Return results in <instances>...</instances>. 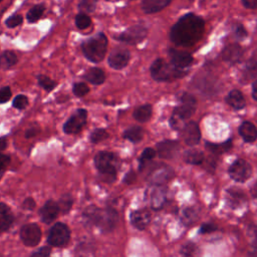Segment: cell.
Returning <instances> with one entry per match:
<instances>
[{
    "mask_svg": "<svg viewBox=\"0 0 257 257\" xmlns=\"http://www.w3.org/2000/svg\"><path fill=\"white\" fill-rule=\"evenodd\" d=\"M44 11H45V6L43 4H36L32 6L26 14L27 21L30 23L36 22L43 15Z\"/></svg>",
    "mask_w": 257,
    "mask_h": 257,
    "instance_id": "cell-31",
    "label": "cell"
},
{
    "mask_svg": "<svg viewBox=\"0 0 257 257\" xmlns=\"http://www.w3.org/2000/svg\"><path fill=\"white\" fill-rule=\"evenodd\" d=\"M243 55L242 47L237 43H232L227 45L222 51V57L225 61L230 63L238 62Z\"/></svg>",
    "mask_w": 257,
    "mask_h": 257,
    "instance_id": "cell-21",
    "label": "cell"
},
{
    "mask_svg": "<svg viewBox=\"0 0 257 257\" xmlns=\"http://www.w3.org/2000/svg\"><path fill=\"white\" fill-rule=\"evenodd\" d=\"M70 229L62 222H56L50 227L47 234V243L52 247H64L70 240Z\"/></svg>",
    "mask_w": 257,
    "mask_h": 257,
    "instance_id": "cell-6",
    "label": "cell"
},
{
    "mask_svg": "<svg viewBox=\"0 0 257 257\" xmlns=\"http://www.w3.org/2000/svg\"><path fill=\"white\" fill-rule=\"evenodd\" d=\"M198 219V215L195 209L193 208H185L182 211L181 214V221L184 225L186 226H190L192 224H194L196 222V220Z\"/></svg>",
    "mask_w": 257,
    "mask_h": 257,
    "instance_id": "cell-34",
    "label": "cell"
},
{
    "mask_svg": "<svg viewBox=\"0 0 257 257\" xmlns=\"http://www.w3.org/2000/svg\"><path fill=\"white\" fill-rule=\"evenodd\" d=\"M217 229V227L212 224V223H206V224H203L199 230V233L200 234H205V233H211L213 231H215Z\"/></svg>",
    "mask_w": 257,
    "mask_h": 257,
    "instance_id": "cell-51",
    "label": "cell"
},
{
    "mask_svg": "<svg viewBox=\"0 0 257 257\" xmlns=\"http://www.w3.org/2000/svg\"><path fill=\"white\" fill-rule=\"evenodd\" d=\"M118 157L107 151L99 152L95 156V165L98 169L101 179L106 183H113L118 173Z\"/></svg>",
    "mask_w": 257,
    "mask_h": 257,
    "instance_id": "cell-4",
    "label": "cell"
},
{
    "mask_svg": "<svg viewBox=\"0 0 257 257\" xmlns=\"http://www.w3.org/2000/svg\"><path fill=\"white\" fill-rule=\"evenodd\" d=\"M183 122L184 121L182 119H180L178 116H176L174 114H173L172 118L170 119V125H171V127H172L175 130H180V129L182 130L183 127L185 126V125H183Z\"/></svg>",
    "mask_w": 257,
    "mask_h": 257,
    "instance_id": "cell-48",
    "label": "cell"
},
{
    "mask_svg": "<svg viewBox=\"0 0 257 257\" xmlns=\"http://www.w3.org/2000/svg\"><path fill=\"white\" fill-rule=\"evenodd\" d=\"M206 147H207V149H208L210 152H212V153H214V154L220 155V154H224V153L228 152V151L231 149V147H232V142H231V140H229V141H227V142H225V143H222V144L207 143V144H206Z\"/></svg>",
    "mask_w": 257,
    "mask_h": 257,
    "instance_id": "cell-35",
    "label": "cell"
},
{
    "mask_svg": "<svg viewBox=\"0 0 257 257\" xmlns=\"http://www.w3.org/2000/svg\"><path fill=\"white\" fill-rule=\"evenodd\" d=\"M108 38L105 33L100 32L81 43V50L85 58L94 63L101 62L108 50Z\"/></svg>",
    "mask_w": 257,
    "mask_h": 257,
    "instance_id": "cell-3",
    "label": "cell"
},
{
    "mask_svg": "<svg viewBox=\"0 0 257 257\" xmlns=\"http://www.w3.org/2000/svg\"><path fill=\"white\" fill-rule=\"evenodd\" d=\"M233 34L235 38H237L238 40H241L247 36V31L241 23H235L233 25Z\"/></svg>",
    "mask_w": 257,
    "mask_h": 257,
    "instance_id": "cell-45",
    "label": "cell"
},
{
    "mask_svg": "<svg viewBox=\"0 0 257 257\" xmlns=\"http://www.w3.org/2000/svg\"><path fill=\"white\" fill-rule=\"evenodd\" d=\"M2 1V0H0V2H1Z\"/></svg>",
    "mask_w": 257,
    "mask_h": 257,
    "instance_id": "cell-57",
    "label": "cell"
},
{
    "mask_svg": "<svg viewBox=\"0 0 257 257\" xmlns=\"http://www.w3.org/2000/svg\"><path fill=\"white\" fill-rule=\"evenodd\" d=\"M12 97V92L9 85L0 89V105L7 103Z\"/></svg>",
    "mask_w": 257,
    "mask_h": 257,
    "instance_id": "cell-46",
    "label": "cell"
},
{
    "mask_svg": "<svg viewBox=\"0 0 257 257\" xmlns=\"http://www.w3.org/2000/svg\"><path fill=\"white\" fill-rule=\"evenodd\" d=\"M196 250H197V247H196L195 244H193V243H187V244H185V245L181 248L180 253H181L182 255H184V256H192V255L195 254Z\"/></svg>",
    "mask_w": 257,
    "mask_h": 257,
    "instance_id": "cell-47",
    "label": "cell"
},
{
    "mask_svg": "<svg viewBox=\"0 0 257 257\" xmlns=\"http://www.w3.org/2000/svg\"><path fill=\"white\" fill-rule=\"evenodd\" d=\"M239 134L247 143H252L257 139V129L249 122H244L239 128Z\"/></svg>",
    "mask_w": 257,
    "mask_h": 257,
    "instance_id": "cell-24",
    "label": "cell"
},
{
    "mask_svg": "<svg viewBox=\"0 0 257 257\" xmlns=\"http://www.w3.org/2000/svg\"><path fill=\"white\" fill-rule=\"evenodd\" d=\"M10 157L8 155L0 153V180L2 179L4 173L6 172V169L10 164Z\"/></svg>",
    "mask_w": 257,
    "mask_h": 257,
    "instance_id": "cell-43",
    "label": "cell"
},
{
    "mask_svg": "<svg viewBox=\"0 0 257 257\" xmlns=\"http://www.w3.org/2000/svg\"><path fill=\"white\" fill-rule=\"evenodd\" d=\"M189 1H191V2H192V1H194V0H189Z\"/></svg>",
    "mask_w": 257,
    "mask_h": 257,
    "instance_id": "cell-56",
    "label": "cell"
},
{
    "mask_svg": "<svg viewBox=\"0 0 257 257\" xmlns=\"http://www.w3.org/2000/svg\"><path fill=\"white\" fill-rule=\"evenodd\" d=\"M169 56L172 64L179 68L188 67L193 62V57L189 52L177 50L174 48H171L169 50Z\"/></svg>",
    "mask_w": 257,
    "mask_h": 257,
    "instance_id": "cell-17",
    "label": "cell"
},
{
    "mask_svg": "<svg viewBox=\"0 0 257 257\" xmlns=\"http://www.w3.org/2000/svg\"><path fill=\"white\" fill-rule=\"evenodd\" d=\"M84 223L97 226L102 232L108 233L115 229L118 223V212L113 208L101 209L95 205L89 206L82 213Z\"/></svg>",
    "mask_w": 257,
    "mask_h": 257,
    "instance_id": "cell-2",
    "label": "cell"
},
{
    "mask_svg": "<svg viewBox=\"0 0 257 257\" xmlns=\"http://www.w3.org/2000/svg\"><path fill=\"white\" fill-rule=\"evenodd\" d=\"M151 117H152V106L149 104L138 108L134 112V118L141 123L148 122L151 119Z\"/></svg>",
    "mask_w": 257,
    "mask_h": 257,
    "instance_id": "cell-28",
    "label": "cell"
},
{
    "mask_svg": "<svg viewBox=\"0 0 257 257\" xmlns=\"http://www.w3.org/2000/svg\"><path fill=\"white\" fill-rule=\"evenodd\" d=\"M19 235L22 243L28 247L38 245L42 237L41 229L36 223H27L23 225L20 229Z\"/></svg>",
    "mask_w": 257,
    "mask_h": 257,
    "instance_id": "cell-9",
    "label": "cell"
},
{
    "mask_svg": "<svg viewBox=\"0 0 257 257\" xmlns=\"http://www.w3.org/2000/svg\"><path fill=\"white\" fill-rule=\"evenodd\" d=\"M59 213H60L59 206L57 202L53 200H47L45 204L39 209L40 220L47 225L52 223L58 217Z\"/></svg>",
    "mask_w": 257,
    "mask_h": 257,
    "instance_id": "cell-14",
    "label": "cell"
},
{
    "mask_svg": "<svg viewBox=\"0 0 257 257\" xmlns=\"http://www.w3.org/2000/svg\"><path fill=\"white\" fill-rule=\"evenodd\" d=\"M37 82L39 87H41L46 92H51L57 85V82L53 79H51L49 76L44 74H38L37 75Z\"/></svg>",
    "mask_w": 257,
    "mask_h": 257,
    "instance_id": "cell-32",
    "label": "cell"
},
{
    "mask_svg": "<svg viewBox=\"0 0 257 257\" xmlns=\"http://www.w3.org/2000/svg\"><path fill=\"white\" fill-rule=\"evenodd\" d=\"M51 254V247L49 246H43L31 253V256H38V257H46Z\"/></svg>",
    "mask_w": 257,
    "mask_h": 257,
    "instance_id": "cell-49",
    "label": "cell"
},
{
    "mask_svg": "<svg viewBox=\"0 0 257 257\" xmlns=\"http://www.w3.org/2000/svg\"><path fill=\"white\" fill-rule=\"evenodd\" d=\"M182 135L188 146H195L200 142L201 132L199 126L195 122H189L182 129Z\"/></svg>",
    "mask_w": 257,
    "mask_h": 257,
    "instance_id": "cell-15",
    "label": "cell"
},
{
    "mask_svg": "<svg viewBox=\"0 0 257 257\" xmlns=\"http://www.w3.org/2000/svg\"><path fill=\"white\" fill-rule=\"evenodd\" d=\"M39 133V129L38 128H29L25 131V138L26 139H31V138H34L35 136H37V134Z\"/></svg>",
    "mask_w": 257,
    "mask_h": 257,
    "instance_id": "cell-53",
    "label": "cell"
},
{
    "mask_svg": "<svg viewBox=\"0 0 257 257\" xmlns=\"http://www.w3.org/2000/svg\"><path fill=\"white\" fill-rule=\"evenodd\" d=\"M167 188L164 185H158L151 196V206L154 210H161L166 202Z\"/></svg>",
    "mask_w": 257,
    "mask_h": 257,
    "instance_id": "cell-22",
    "label": "cell"
},
{
    "mask_svg": "<svg viewBox=\"0 0 257 257\" xmlns=\"http://www.w3.org/2000/svg\"><path fill=\"white\" fill-rule=\"evenodd\" d=\"M83 78L88 80L89 82L99 85L105 82L106 80V74L102 68L99 67H92L87 72L84 73Z\"/></svg>",
    "mask_w": 257,
    "mask_h": 257,
    "instance_id": "cell-23",
    "label": "cell"
},
{
    "mask_svg": "<svg viewBox=\"0 0 257 257\" xmlns=\"http://www.w3.org/2000/svg\"><path fill=\"white\" fill-rule=\"evenodd\" d=\"M252 96L257 101V80L254 81L252 85Z\"/></svg>",
    "mask_w": 257,
    "mask_h": 257,
    "instance_id": "cell-55",
    "label": "cell"
},
{
    "mask_svg": "<svg viewBox=\"0 0 257 257\" xmlns=\"http://www.w3.org/2000/svg\"><path fill=\"white\" fill-rule=\"evenodd\" d=\"M92 24V19L87 13H78L75 16V25L79 29H85L90 27Z\"/></svg>",
    "mask_w": 257,
    "mask_h": 257,
    "instance_id": "cell-38",
    "label": "cell"
},
{
    "mask_svg": "<svg viewBox=\"0 0 257 257\" xmlns=\"http://www.w3.org/2000/svg\"><path fill=\"white\" fill-rule=\"evenodd\" d=\"M7 148V138L0 137V152L4 151Z\"/></svg>",
    "mask_w": 257,
    "mask_h": 257,
    "instance_id": "cell-54",
    "label": "cell"
},
{
    "mask_svg": "<svg viewBox=\"0 0 257 257\" xmlns=\"http://www.w3.org/2000/svg\"><path fill=\"white\" fill-rule=\"evenodd\" d=\"M196 107H197V102L195 98L192 95L185 93L181 97L180 105L174 110L173 114L178 116L183 121H185L194 115L196 111Z\"/></svg>",
    "mask_w": 257,
    "mask_h": 257,
    "instance_id": "cell-12",
    "label": "cell"
},
{
    "mask_svg": "<svg viewBox=\"0 0 257 257\" xmlns=\"http://www.w3.org/2000/svg\"><path fill=\"white\" fill-rule=\"evenodd\" d=\"M157 152L152 148H147L144 150L141 158H140V170H143L145 167V164L151 160H153L156 156Z\"/></svg>",
    "mask_w": 257,
    "mask_h": 257,
    "instance_id": "cell-41",
    "label": "cell"
},
{
    "mask_svg": "<svg viewBox=\"0 0 257 257\" xmlns=\"http://www.w3.org/2000/svg\"><path fill=\"white\" fill-rule=\"evenodd\" d=\"M98 4V0H80L78 3V10L82 13H93L95 12Z\"/></svg>",
    "mask_w": 257,
    "mask_h": 257,
    "instance_id": "cell-36",
    "label": "cell"
},
{
    "mask_svg": "<svg viewBox=\"0 0 257 257\" xmlns=\"http://www.w3.org/2000/svg\"><path fill=\"white\" fill-rule=\"evenodd\" d=\"M147 34H148V28L142 24H137V25L131 26L126 31L115 36V38L118 39L119 41H122L128 44H138L146 38Z\"/></svg>",
    "mask_w": 257,
    "mask_h": 257,
    "instance_id": "cell-8",
    "label": "cell"
},
{
    "mask_svg": "<svg viewBox=\"0 0 257 257\" xmlns=\"http://www.w3.org/2000/svg\"><path fill=\"white\" fill-rule=\"evenodd\" d=\"M131 58V53L128 49L118 47L115 48L109 55L108 62L114 69H122L127 66Z\"/></svg>",
    "mask_w": 257,
    "mask_h": 257,
    "instance_id": "cell-13",
    "label": "cell"
},
{
    "mask_svg": "<svg viewBox=\"0 0 257 257\" xmlns=\"http://www.w3.org/2000/svg\"><path fill=\"white\" fill-rule=\"evenodd\" d=\"M252 174V168L245 160L239 159L236 160L229 168V175L230 177L236 181L243 183L247 181Z\"/></svg>",
    "mask_w": 257,
    "mask_h": 257,
    "instance_id": "cell-11",
    "label": "cell"
},
{
    "mask_svg": "<svg viewBox=\"0 0 257 257\" xmlns=\"http://www.w3.org/2000/svg\"><path fill=\"white\" fill-rule=\"evenodd\" d=\"M172 0H143L142 9L147 14L157 13L167 7Z\"/></svg>",
    "mask_w": 257,
    "mask_h": 257,
    "instance_id": "cell-20",
    "label": "cell"
},
{
    "mask_svg": "<svg viewBox=\"0 0 257 257\" xmlns=\"http://www.w3.org/2000/svg\"><path fill=\"white\" fill-rule=\"evenodd\" d=\"M124 138L133 142V143H138L143 138V129L141 127H138V126L131 127V128H129L128 130L125 131Z\"/></svg>",
    "mask_w": 257,
    "mask_h": 257,
    "instance_id": "cell-30",
    "label": "cell"
},
{
    "mask_svg": "<svg viewBox=\"0 0 257 257\" xmlns=\"http://www.w3.org/2000/svg\"><path fill=\"white\" fill-rule=\"evenodd\" d=\"M151 221V214L147 209H139L131 214V222L134 227L144 230Z\"/></svg>",
    "mask_w": 257,
    "mask_h": 257,
    "instance_id": "cell-19",
    "label": "cell"
},
{
    "mask_svg": "<svg viewBox=\"0 0 257 257\" xmlns=\"http://www.w3.org/2000/svg\"><path fill=\"white\" fill-rule=\"evenodd\" d=\"M257 76V61L250 60L247 62L244 72H243V79L244 81H249L250 79Z\"/></svg>",
    "mask_w": 257,
    "mask_h": 257,
    "instance_id": "cell-37",
    "label": "cell"
},
{
    "mask_svg": "<svg viewBox=\"0 0 257 257\" xmlns=\"http://www.w3.org/2000/svg\"><path fill=\"white\" fill-rule=\"evenodd\" d=\"M72 92H73V95L75 97L81 98V97H84L85 95L89 94L90 88L88 87L87 83H84V82H76V83L73 84Z\"/></svg>",
    "mask_w": 257,
    "mask_h": 257,
    "instance_id": "cell-39",
    "label": "cell"
},
{
    "mask_svg": "<svg viewBox=\"0 0 257 257\" xmlns=\"http://www.w3.org/2000/svg\"><path fill=\"white\" fill-rule=\"evenodd\" d=\"M36 206V203L34 201L33 198L31 197H28V198H25L22 202V208L24 210H33Z\"/></svg>",
    "mask_w": 257,
    "mask_h": 257,
    "instance_id": "cell-50",
    "label": "cell"
},
{
    "mask_svg": "<svg viewBox=\"0 0 257 257\" xmlns=\"http://www.w3.org/2000/svg\"><path fill=\"white\" fill-rule=\"evenodd\" d=\"M174 175L173 169L167 165H157L150 171L148 181L153 185H164Z\"/></svg>",
    "mask_w": 257,
    "mask_h": 257,
    "instance_id": "cell-10",
    "label": "cell"
},
{
    "mask_svg": "<svg viewBox=\"0 0 257 257\" xmlns=\"http://www.w3.org/2000/svg\"><path fill=\"white\" fill-rule=\"evenodd\" d=\"M28 98L25 95H18L14 98L12 102V107L19 111H22L28 106Z\"/></svg>",
    "mask_w": 257,
    "mask_h": 257,
    "instance_id": "cell-42",
    "label": "cell"
},
{
    "mask_svg": "<svg viewBox=\"0 0 257 257\" xmlns=\"http://www.w3.org/2000/svg\"><path fill=\"white\" fill-rule=\"evenodd\" d=\"M242 4L247 9H255L257 7V0H242Z\"/></svg>",
    "mask_w": 257,
    "mask_h": 257,
    "instance_id": "cell-52",
    "label": "cell"
},
{
    "mask_svg": "<svg viewBox=\"0 0 257 257\" xmlns=\"http://www.w3.org/2000/svg\"><path fill=\"white\" fill-rule=\"evenodd\" d=\"M88 120V111L84 109H77L64 123L62 130L66 135H75L78 134L84 125L87 124Z\"/></svg>",
    "mask_w": 257,
    "mask_h": 257,
    "instance_id": "cell-7",
    "label": "cell"
},
{
    "mask_svg": "<svg viewBox=\"0 0 257 257\" xmlns=\"http://www.w3.org/2000/svg\"><path fill=\"white\" fill-rule=\"evenodd\" d=\"M184 160L186 163L191 165H199L204 161V154L200 150L192 149L184 153Z\"/></svg>",
    "mask_w": 257,
    "mask_h": 257,
    "instance_id": "cell-27",
    "label": "cell"
},
{
    "mask_svg": "<svg viewBox=\"0 0 257 257\" xmlns=\"http://www.w3.org/2000/svg\"><path fill=\"white\" fill-rule=\"evenodd\" d=\"M109 138V133L105 129H96L92 134H91V142L93 144H98L100 142H103L104 140Z\"/></svg>",
    "mask_w": 257,
    "mask_h": 257,
    "instance_id": "cell-40",
    "label": "cell"
},
{
    "mask_svg": "<svg viewBox=\"0 0 257 257\" xmlns=\"http://www.w3.org/2000/svg\"><path fill=\"white\" fill-rule=\"evenodd\" d=\"M187 73L183 68L176 67L173 64L167 63L164 59H156L151 66V74L155 80L158 81H168L174 80L185 76Z\"/></svg>",
    "mask_w": 257,
    "mask_h": 257,
    "instance_id": "cell-5",
    "label": "cell"
},
{
    "mask_svg": "<svg viewBox=\"0 0 257 257\" xmlns=\"http://www.w3.org/2000/svg\"><path fill=\"white\" fill-rule=\"evenodd\" d=\"M227 103L230 107H232L235 110H241L245 107V100L243 95L237 91V90H233L229 93V95L227 96Z\"/></svg>",
    "mask_w": 257,
    "mask_h": 257,
    "instance_id": "cell-25",
    "label": "cell"
},
{
    "mask_svg": "<svg viewBox=\"0 0 257 257\" xmlns=\"http://www.w3.org/2000/svg\"><path fill=\"white\" fill-rule=\"evenodd\" d=\"M14 222V215L8 205L0 202V233L8 231Z\"/></svg>",
    "mask_w": 257,
    "mask_h": 257,
    "instance_id": "cell-18",
    "label": "cell"
},
{
    "mask_svg": "<svg viewBox=\"0 0 257 257\" xmlns=\"http://www.w3.org/2000/svg\"><path fill=\"white\" fill-rule=\"evenodd\" d=\"M205 21L202 17L188 13L183 15L171 28L170 38L178 46H192L203 36Z\"/></svg>",
    "mask_w": 257,
    "mask_h": 257,
    "instance_id": "cell-1",
    "label": "cell"
},
{
    "mask_svg": "<svg viewBox=\"0 0 257 257\" xmlns=\"http://www.w3.org/2000/svg\"><path fill=\"white\" fill-rule=\"evenodd\" d=\"M18 62L17 55L11 50H5L0 55V68L7 69Z\"/></svg>",
    "mask_w": 257,
    "mask_h": 257,
    "instance_id": "cell-26",
    "label": "cell"
},
{
    "mask_svg": "<svg viewBox=\"0 0 257 257\" xmlns=\"http://www.w3.org/2000/svg\"><path fill=\"white\" fill-rule=\"evenodd\" d=\"M245 201L243 192L239 189H231L228 191V202L230 206L236 208L239 207Z\"/></svg>",
    "mask_w": 257,
    "mask_h": 257,
    "instance_id": "cell-29",
    "label": "cell"
},
{
    "mask_svg": "<svg viewBox=\"0 0 257 257\" xmlns=\"http://www.w3.org/2000/svg\"><path fill=\"white\" fill-rule=\"evenodd\" d=\"M180 146L176 141H163L157 145V153L162 159H172L179 152Z\"/></svg>",
    "mask_w": 257,
    "mask_h": 257,
    "instance_id": "cell-16",
    "label": "cell"
},
{
    "mask_svg": "<svg viewBox=\"0 0 257 257\" xmlns=\"http://www.w3.org/2000/svg\"><path fill=\"white\" fill-rule=\"evenodd\" d=\"M22 22H23V17L21 15L13 14L6 19L5 24L8 28H14V27L20 25Z\"/></svg>",
    "mask_w": 257,
    "mask_h": 257,
    "instance_id": "cell-44",
    "label": "cell"
},
{
    "mask_svg": "<svg viewBox=\"0 0 257 257\" xmlns=\"http://www.w3.org/2000/svg\"><path fill=\"white\" fill-rule=\"evenodd\" d=\"M57 204H58V206H59L60 213H62V214H67V213L70 211V209H71V207H72V205H73V198H72V196H71L70 194H68V193L63 194V195L59 198V200L57 201Z\"/></svg>",
    "mask_w": 257,
    "mask_h": 257,
    "instance_id": "cell-33",
    "label": "cell"
}]
</instances>
